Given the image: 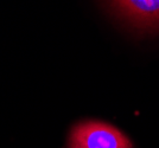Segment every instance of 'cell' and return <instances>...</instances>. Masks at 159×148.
<instances>
[{"instance_id": "7a4b0ae2", "label": "cell", "mask_w": 159, "mask_h": 148, "mask_svg": "<svg viewBox=\"0 0 159 148\" xmlns=\"http://www.w3.org/2000/svg\"><path fill=\"white\" fill-rule=\"evenodd\" d=\"M109 6L129 26L159 31V0H108Z\"/></svg>"}, {"instance_id": "6da1fadb", "label": "cell", "mask_w": 159, "mask_h": 148, "mask_svg": "<svg viewBox=\"0 0 159 148\" xmlns=\"http://www.w3.org/2000/svg\"><path fill=\"white\" fill-rule=\"evenodd\" d=\"M70 148H133L118 128L100 121L77 123L69 137Z\"/></svg>"}]
</instances>
